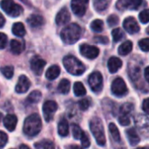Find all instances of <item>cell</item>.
Wrapping results in <instances>:
<instances>
[{
    "instance_id": "17",
    "label": "cell",
    "mask_w": 149,
    "mask_h": 149,
    "mask_svg": "<svg viewBox=\"0 0 149 149\" xmlns=\"http://www.w3.org/2000/svg\"><path fill=\"white\" fill-rule=\"evenodd\" d=\"M107 66H108V70L111 73H115L121 68L122 61L117 57H112L109 58V60L107 62Z\"/></svg>"
},
{
    "instance_id": "20",
    "label": "cell",
    "mask_w": 149,
    "mask_h": 149,
    "mask_svg": "<svg viewBox=\"0 0 149 149\" xmlns=\"http://www.w3.org/2000/svg\"><path fill=\"white\" fill-rule=\"evenodd\" d=\"M28 24L32 28H38L44 24V18L40 15L32 14L27 18Z\"/></svg>"
},
{
    "instance_id": "49",
    "label": "cell",
    "mask_w": 149,
    "mask_h": 149,
    "mask_svg": "<svg viewBox=\"0 0 149 149\" xmlns=\"http://www.w3.org/2000/svg\"><path fill=\"white\" fill-rule=\"evenodd\" d=\"M1 118H2V116H1V113H0V120H1Z\"/></svg>"
},
{
    "instance_id": "22",
    "label": "cell",
    "mask_w": 149,
    "mask_h": 149,
    "mask_svg": "<svg viewBox=\"0 0 149 149\" xmlns=\"http://www.w3.org/2000/svg\"><path fill=\"white\" fill-rule=\"evenodd\" d=\"M10 50L14 54H20L24 50V44L22 41L12 39L10 43Z\"/></svg>"
},
{
    "instance_id": "30",
    "label": "cell",
    "mask_w": 149,
    "mask_h": 149,
    "mask_svg": "<svg viewBox=\"0 0 149 149\" xmlns=\"http://www.w3.org/2000/svg\"><path fill=\"white\" fill-rule=\"evenodd\" d=\"M93 6L97 11H104L108 6V0H93Z\"/></svg>"
},
{
    "instance_id": "8",
    "label": "cell",
    "mask_w": 149,
    "mask_h": 149,
    "mask_svg": "<svg viewBox=\"0 0 149 149\" xmlns=\"http://www.w3.org/2000/svg\"><path fill=\"white\" fill-rule=\"evenodd\" d=\"M111 90H112L113 94H114L116 97H119V98L124 97L125 95H127L128 92L127 85L125 81L123 80V79L121 78H117L116 79L113 81Z\"/></svg>"
},
{
    "instance_id": "2",
    "label": "cell",
    "mask_w": 149,
    "mask_h": 149,
    "mask_svg": "<svg viewBox=\"0 0 149 149\" xmlns=\"http://www.w3.org/2000/svg\"><path fill=\"white\" fill-rule=\"evenodd\" d=\"M41 128H42V121L40 116L38 113H33L25 119L23 127V131L27 136L34 137L38 134H39Z\"/></svg>"
},
{
    "instance_id": "14",
    "label": "cell",
    "mask_w": 149,
    "mask_h": 149,
    "mask_svg": "<svg viewBox=\"0 0 149 149\" xmlns=\"http://www.w3.org/2000/svg\"><path fill=\"white\" fill-rule=\"evenodd\" d=\"M30 86H31V82L29 79L25 75H21L18 78V81L17 84L16 85L15 90L17 93H24L29 90Z\"/></svg>"
},
{
    "instance_id": "13",
    "label": "cell",
    "mask_w": 149,
    "mask_h": 149,
    "mask_svg": "<svg viewBox=\"0 0 149 149\" xmlns=\"http://www.w3.org/2000/svg\"><path fill=\"white\" fill-rule=\"evenodd\" d=\"M123 27L129 34H134L140 31V25L138 24L136 19L133 17H128L124 20Z\"/></svg>"
},
{
    "instance_id": "25",
    "label": "cell",
    "mask_w": 149,
    "mask_h": 149,
    "mask_svg": "<svg viewBox=\"0 0 149 149\" xmlns=\"http://www.w3.org/2000/svg\"><path fill=\"white\" fill-rule=\"evenodd\" d=\"M12 33L17 37H24L25 35V28L20 22H17L12 25Z\"/></svg>"
},
{
    "instance_id": "34",
    "label": "cell",
    "mask_w": 149,
    "mask_h": 149,
    "mask_svg": "<svg viewBox=\"0 0 149 149\" xmlns=\"http://www.w3.org/2000/svg\"><path fill=\"white\" fill-rule=\"evenodd\" d=\"M3 75L7 79H11L14 74V67L12 65H6L0 69Z\"/></svg>"
},
{
    "instance_id": "36",
    "label": "cell",
    "mask_w": 149,
    "mask_h": 149,
    "mask_svg": "<svg viewBox=\"0 0 149 149\" xmlns=\"http://www.w3.org/2000/svg\"><path fill=\"white\" fill-rule=\"evenodd\" d=\"M91 106V100L89 98L86 99H82L79 102V107L81 111H86Z\"/></svg>"
},
{
    "instance_id": "10",
    "label": "cell",
    "mask_w": 149,
    "mask_h": 149,
    "mask_svg": "<svg viewBox=\"0 0 149 149\" xmlns=\"http://www.w3.org/2000/svg\"><path fill=\"white\" fill-rule=\"evenodd\" d=\"M79 51L83 57L89 58V59H94L100 54V50L98 47L94 45H90L87 44L81 45L79 46Z\"/></svg>"
},
{
    "instance_id": "42",
    "label": "cell",
    "mask_w": 149,
    "mask_h": 149,
    "mask_svg": "<svg viewBox=\"0 0 149 149\" xmlns=\"http://www.w3.org/2000/svg\"><path fill=\"white\" fill-rule=\"evenodd\" d=\"M7 141H8V136L5 133L0 131V148H3L6 143H7Z\"/></svg>"
},
{
    "instance_id": "11",
    "label": "cell",
    "mask_w": 149,
    "mask_h": 149,
    "mask_svg": "<svg viewBox=\"0 0 149 149\" xmlns=\"http://www.w3.org/2000/svg\"><path fill=\"white\" fill-rule=\"evenodd\" d=\"M89 0H72L71 7L73 13L78 17H83L86 11Z\"/></svg>"
},
{
    "instance_id": "44",
    "label": "cell",
    "mask_w": 149,
    "mask_h": 149,
    "mask_svg": "<svg viewBox=\"0 0 149 149\" xmlns=\"http://www.w3.org/2000/svg\"><path fill=\"white\" fill-rule=\"evenodd\" d=\"M94 39L97 43H100L102 45H107L109 42V39L105 36H97V37H94Z\"/></svg>"
},
{
    "instance_id": "47",
    "label": "cell",
    "mask_w": 149,
    "mask_h": 149,
    "mask_svg": "<svg viewBox=\"0 0 149 149\" xmlns=\"http://www.w3.org/2000/svg\"><path fill=\"white\" fill-rule=\"evenodd\" d=\"M4 23H5V18L2 15V13L0 12V28L3 27L4 25Z\"/></svg>"
},
{
    "instance_id": "37",
    "label": "cell",
    "mask_w": 149,
    "mask_h": 149,
    "mask_svg": "<svg viewBox=\"0 0 149 149\" xmlns=\"http://www.w3.org/2000/svg\"><path fill=\"white\" fill-rule=\"evenodd\" d=\"M139 19L142 24H148L149 21V12L148 9L142 10L139 15Z\"/></svg>"
},
{
    "instance_id": "1",
    "label": "cell",
    "mask_w": 149,
    "mask_h": 149,
    "mask_svg": "<svg viewBox=\"0 0 149 149\" xmlns=\"http://www.w3.org/2000/svg\"><path fill=\"white\" fill-rule=\"evenodd\" d=\"M82 28L77 24H70L66 25L60 33L62 41L66 45H73L79 41L82 36Z\"/></svg>"
},
{
    "instance_id": "12",
    "label": "cell",
    "mask_w": 149,
    "mask_h": 149,
    "mask_svg": "<svg viewBox=\"0 0 149 149\" xmlns=\"http://www.w3.org/2000/svg\"><path fill=\"white\" fill-rule=\"evenodd\" d=\"M46 62L39 56H34L30 62L31 69L36 75H40L43 72Z\"/></svg>"
},
{
    "instance_id": "19",
    "label": "cell",
    "mask_w": 149,
    "mask_h": 149,
    "mask_svg": "<svg viewBox=\"0 0 149 149\" xmlns=\"http://www.w3.org/2000/svg\"><path fill=\"white\" fill-rule=\"evenodd\" d=\"M126 134H127V140L132 147H135L136 145L139 144L141 139H140V136L138 135L134 127H132V128H129L128 130H127Z\"/></svg>"
},
{
    "instance_id": "29",
    "label": "cell",
    "mask_w": 149,
    "mask_h": 149,
    "mask_svg": "<svg viewBox=\"0 0 149 149\" xmlns=\"http://www.w3.org/2000/svg\"><path fill=\"white\" fill-rule=\"evenodd\" d=\"M109 132H110L113 141L117 143H120V134L119 129L117 128L115 124H113V123L109 124Z\"/></svg>"
},
{
    "instance_id": "32",
    "label": "cell",
    "mask_w": 149,
    "mask_h": 149,
    "mask_svg": "<svg viewBox=\"0 0 149 149\" xmlns=\"http://www.w3.org/2000/svg\"><path fill=\"white\" fill-rule=\"evenodd\" d=\"M90 27L95 32H101L104 29V23L100 19H95L91 23Z\"/></svg>"
},
{
    "instance_id": "41",
    "label": "cell",
    "mask_w": 149,
    "mask_h": 149,
    "mask_svg": "<svg viewBox=\"0 0 149 149\" xmlns=\"http://www.w3.org/2000/svg\"><path fill=\"white\" fill-rule=\"evenodd\" d=\"M119 17L116 16V15H111L108 18H107V23L109 24V26L113 27L114 25H117L119 24Z\"/></svg>"
},
{
    "instance_id": "4",
    "label": "cell",
    "mask_w": 149,
    "mask_h": 149,
    "mask_svg": "<svg viewBox=\"0 0 149 149\" xmlns=\"http://www.w3.org/2000/svg\"><path fill=\"white\" fill-rule=\"evenodd\" d=\"M90 130L92 134H93L97 144L99 146L104 147L107 142L106 135H105V130H104V126L102 123V120L98 118L94 117L90 121Z\"/></svg>"
},
{
    "instance_id": "6",
    "label": "cell",
    "mask_w": 149,
    "mask_h": 149,
    "mask_svg": "<svg viewBox=\"0 0 149 149\" xmlns=\"http://www.w3.org/2000/svg\"><path fill=\"white\" fill-rule=\"evenodd\" d=\"M88 84L93 92L99 93L103 89V77L100 72H93L88 78Z\"/></svg>"
},
{
    "instance_id": "48",
    "label": "cell",
    "mask_w": 149,
    "mask_h": 149,
    "mask_svg": "<svg viewBox=\"0 0 149 149\" xmlns=\"http://www.w3.org/2000/svg\"><path fill=\"white\" fill-rule=\"evenodd\" d=\"M19 148H29V147H27V146H25V145H21Z\"/></svg>"
},
{
    "instance_id": "7",
    "label": "cell",
    "mask_w": 149,
    "mask_h": 149,
    "mask_svg": "<svg viewBox=\"0 0 149 149\" xmlns=\"http://www.w3.org/2000/svg\"><path fill=\"white\" fill-rule=\"evenodd\" d=\"M134 111V105L132 103H125L120 107V113L119 116V123L121 126H128L130 124V116Z\"/></svg>"
},
{
    "instance_id": "21",
    "label": "cell",
    "mask_w": 149,
    "mask_h": 149,
    "mask_svg": "<svg viewBox=\"0 0 149 149\" xmlns=\"http://www.w3.org/2000/svg\"><path fill=\"white\" fill-rule=\"evenodd\" d=\"M60 74V68L59 66L54 65H52L51 67H49L45 72V77L47 79L49 80H54L56 79Z\"/></svg>"
},
{
    "instance_id": "45",
    "label": "cell",
    "mask_w": 149,
    "mask_h": 149,
    "mask_svg": "<svg viewBox=\"0 0 149 149\" xmlns=\"http://www.w3.org/2000/svg\"><path fill=\"white\" fill-rule=\"evenodd\" d=\"M148 99H145L142 104V109L146 113V114H148Z\"/></svg>"
},
{
    "instance_id": "18",
    "label": "cell",
    "mask_w": 149,
    "mask_h": 149,
    "mask_svg": "<svg viewBox=\"0 0 149 149\" xmlns=\"http://www.w3.org/2000/svg\"><path fill=\"white\" fill-rule=\"evenodd\" d=\"M17 124V119L13 114H7L3 119V125L5 128L10 132L15 130Z\"/></svg>"
},
{
    "instance_id": "9",
    "label": "cell",
    "mask_w": 149,
    "mask_h": 149,
    "mask_svg": "<svg viewBox=\"0 0 149 149\" xmlns=\"http://www.w3.org/2000/svg\"><path fill=\"white\" fill-rule=\"evenodd\" d=\"M57 110H58V104L55 101L47 100L45 102L43 106V113L46 122H50L53 119Z\"/></svg>"
},
{
    "instance_id": "16",
    "label": "cell",
    "mask_w": 149,
    "mask_h": 149,
    "mask_svg": "<svg viewBox=\"0 0 149 149\" xmlns=\"http://www.w3.org/2000/svg\"><path fill=\"white\" fill-rule=\"evenodd\" d=\"M135 123L138 129L141 133L148 134V119L146 115H138L135 119Z\"/></svg>"
},
{
    "instance_id": "28",
    "label": "cell",
    "mask_w": 149,
    "mask_h": 149,
    "mask_svg": "<svg viewBox=\"0 0 149 149\" xmlns=\"http://www.w3.org/2000/svg\"><path fill=\"white\" fill-rule=\"evenodd\" d=\"M73 92L75 96L77 97H80V96H84L86 94V89L85 88L84 85L81 82H76L73 85Z\"/></svg>"
},
{
    "instance_id": "40",
    "label": "cell",
    "mask_w": 149,
    "mask_h": 149,
    "mask_svg": "<svg viewBox=\"0 0 149 149\" xmlns=\"http://www.w3.org/2000/svg\"><path fill=\"white\" fill-rule=\"evenodd\" d=\"M142 0H127V8L129 9H137L141 4Z\"/></svg>"
},
{
    "instance_id": "15",
    "label": "cell",
    "mask_w": 149,
    "mask_h": 149,
    "mask_svg": "<svg viewBox=\"0 0 149 149\" xmlns=\"http://www.w3.org/2000/svg\"><path fill=\"white\" fill-rule=\"evenodd\" d=\"M70 19H71L70 12L68 11L66 8H63L57 14L55 20L58 25H64V24H66L70 21Z\"/></svg>"
},
{
    "instance_id": "3",
    "label": "cell",
    "mask_w": 149,
    "mask_h": 149,
    "mask_svg": "<svg viewBox=\"0 0 149 149\" xmlns=\"http://www.w3.org/2000/svg\"><path fill=\"white\" fill-rule=\"evenodd\" d=\"M63 64L65 70L72 75L79 76L82 75L86 71L85 65L73 56H65L63 59Z\"/></svg>"
},
{
    "instance_id": "35",
    "label": "cell",
    "mask_w": 149,
    "mask_h": 149,
    "mask_svg": "<svg viewBox=\"0 0 149 149\" xmlns=\"http://www.w3.org/2000/svg\"><path fill=\"white\" fill-rule=\"evenodd\" d=\"M72 136L75 140H79L82 135L83 131L79 127V126H78L77 124H72Z\"/></svg>"
},
{
    "instance_id": "43",
    "label": "cell",
    "mask_w": 149,
    "mask_h": 149,
    "mask_svg": "<svg viewBox=\"0 0 149 149\" xmlns=\"http://www.w3.org/2000/svg\"><path fill=\"white\" fill-rule=\"evenodd\" d=\"M7 45V36L4 33L0 32V49L5 48Z\"/></svg>"
},
{
    "instance_id": "26",
    "label": "cell",
    "mask_w": 149,
    "mask_h": 149,
    "mask_svg": "<svg viewBox=\"0 0 149 149\" xmlns=\"http://www.w3.org/2000/svg\"><path fill=\"white\" fill-rule=\"evenodd\" d=\"M70 89H71V83L68 79H64L59 82L58 86V90L60 93L67 94L70 92Z\"/></svg>"
},
{
    "instance_id": "39",
    "label": "cell",
    "mask_w": 149,
    "mask_h": 149,
    "mask_svg": "<svg viewBox=\"0 0 149 149\" xmlns=\"http://www.w3.org/2000/svg\"><path fill=\"white\" fill-rule=\"evenodd\" d=\"M79 140L81 141V145H82L83 148H87L90 147V139H89L87 134H86L85 132H83L82 133V135H81V137H80Z\"/></svg>"
},
{
    "instance_id": "33",
    "label": "cell",
    "mask_w": 149,
    "mask_h": 149,
    "mask_svg": "<svg viewBox=\"0 0 149 149\" xmlns=\"http://www.w3.org/2000/svg\"><path fill=\"white\" fill-rule=\"evenodd\" d=\"M112 36H113V42H120L122 38H124L125 35H124V32L120 28H116V29H113L112 31Z\"/></svg>"
},
{
    "instance_id": "38",
    "label": "cell",
    "mask_w": 149,
    "mask_h": 149,
    "mask_svg": "<svg viewBox=\"0 0 149 149\" xmlns=\"http://www.w3.org/2000/svg\"><path fill=\"white\" fill-rule=\"evenodd\" d=\"M139 46L140 48L145 52H148L149 51V38H145L141 40H140L139 42Z\"/></svg>"
},
{
    "instance_id": "5",
    "label": "cell",
    "mask_w": 149,
    "mask_h": 149,
    "mask_svg": "<svg viewBox=\"0 0 149 149\" xmlns=\"http://www.w3.org/2000/svg\"><path fill=\"white\" fill-rule=\"evenodd\" d=\"M0 6L7 15L12 17H17L23 12V8L13 0H2Z\"/></svg>"
},
{
    "instance_id": "27",
    "label": "cell",
    "mask_w": 149,
    "mask_h": 149,
    "mask_svg": "<svg viewBox=\"0 0 149 149\" xmlns=\"http://www.w3.org/2000/svg\"><path fill=\"white\" fill-rule=\"evenodd\" d=\"M42 98V94H41V92L39 91H33L31 92L29 96L27 97V102L30 103V104H37L40 101Z\"/></svg>"
},
{
    "instance_id": "31",
    "label": "cell",
    "mask_w": 149,
    "mask_h": 149,
    "mask_svg": "<svg viewBox=\"0 0 149 149\" xmlns=\"http://www.w3.org/2000/svg\"><path fill=\"white\" fill-rule=\"evenodd\" d=\"M34 147L36 148H39V149H52L54 148L55 146L53 144L52 141H49V140H45V141H41L38 143H36L34 145Z\"/></svg>"
},
{
    "instance_id": "46",
    "label": "cell",
    "mask_w": 149,
    "mask_h": 149,
    "mask_svg": "<svg viewBox=\"0 0 149 149\" xmlns=\"http://www.w3.org/2000/svg\"><path fill=\"white\" fill-rule=\"evenodd\" d=\"M144 76H145V79H146V81H147V82H148L149 81V67L148 66H147V67L145 68V71H144Z\"/></svg>"
},
{
    "instance_id": "24",
    "label": "cell",
    "mask_w": 149,
    "mask_h": 149,
    "mask_svg": "<svg viewBox=\"0 0 149 149\" xmlns=\"http://www.w3.org/2000/svg\"><path fill=\"white\" fill-rule=\"evenodd\" d=\"M132 50H133V43L131 41L127 40V41L124 42L121 45H120L118 52H119L120 55L126 56L128 53H130L132 52Z\"/></svg>"
},
{
    "instance_id": "23",
    "label": "cell",
    "mask_w": 149,
    "mask_h": 149,
    "mask_svg": "<svg viewBox=\"0 0 149 149\" xmlns=\"http://www.w3.org/2000/svg\"><path fill=\"white\" fill-rule=\"evenodd\" d=\"M58 133L61 137H66L69 134V125L66 120L62 119L58 125Z\"/></svg>"
}]
</instances>
